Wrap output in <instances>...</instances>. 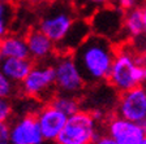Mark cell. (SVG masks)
<instances>
[{
    "label": "cell",
    "mask_w": 146,
    "mask_h": 144,
    "mask_svg": "<svg viewBox=\"0 0 146 144\" xmlns=\"http://www.w3.org/2000/svg\"><path fill=\"white\" fill-rule=\"evenodd\" d=\"M117 44L97 34H91L72 53L86 86L94 87L108 81Z\"/></svg>",
    "instance_id": "6da1fadb"
},
{
    "label": "cell",
    "mask_w": 146,
    "mask_h": 144,
    "mask_svg": "<svg viewBox=\"0 0 146 144\" xmlns=\"http://www.w3.org/2000/svg\"><path fill=\"white\" fill-rule=\"evenodd\" d=\"M145 60L131 47L129 43L117 44L115 60L107 83L120 95L143 84Z\"/></svg>",
    "instance_id": "7a4b0ae2"
},
{
    "label": "cell",
    "mask_w": 146,
    "mask_h": 144,
    "mask_svg": "<svg viewBox=\"0 0 146 144\" xmlns=\"http://www.w3.org/2000/svg\"><path fill=\"white\" fill-rule=\"evenodd\" d=\"M76 18L72 0H52L43 8L36 22V29L58 45L65 38Z\"/></svg>",
    "instance_id": "3957f363"
},
{
    "label": "cell",
    "mask_w": 146,
    "mask_h": 144,
    "mask_svg": "<svg viewBox=\"0 0 146 144\" xmlns=\"http://www.w3.org/2000/svg\"><path fill=\"white\" fill-rule=\"evenodd\" d=\"M55 72V90L58 93L76 96L81 99L88 87L72 53H56L52 59Z\"/></svg>",
    "instance_id": "277c9868"
},
{
    "label": "cell",
    "mask_w": 146,
    "mask_h": 144,
    "mask_svg": "<svg viewBox=\"0 0 146 144\" xmlns=\"http://www.w3.org/2000/svg\"><path fill=\"white\" fill-rule=\"evenodd\" d=\"M102 131L100 123L95 121L89 110H78L69 116L65 126L56 139V144H85L93 143Z\"/></svg>",
    "instance_id": "5b68a950"
},
{
    "label": "cell",
    "mask_w": 146,
    "mask_h": 144,
    "mask_svg": "<svg viewBox=\"0 0 146 144\" xmlns=\"http://www.w3.org/2000/svg\"><path fill=\"white\" fill-rule=\"evenodd\" d=\"M22 95L36 100L48 103L50 99L56 93L55 90V72L52 62L34 64L26 78L18 84Z\"/></svg>",
    "instance_id": "8992f818"
},
{
    "label": "cell",
    "mask_w": 146,
    "mask_h": 144,
    "mask_svg": "<svg viewBox=\"0 0 146 144\" xmlns=\"http://www.w3.org/2000/svg\"><path fill=\"white\" fill-rule=\"evenodd\" d=\"M93 34H97L103 38L123 43V22L124 12L113 5H107L95 11V13L89 20Z\"/></svg>",
    "instance_id": "52a82bcc"
},
{
    "label": "cell",
    "mask_w": 146,
    "mask_h": 144,
    "mask_svg": "<svg viewBox=\"0 0 146 144\" xmlns=\"http://www.w3.org/2000/svg\"><path fill=\"white\" fill-rule=\"evenodd\" d=\"M103 125L104 131L119 144H137L146 136V121L137 123L111 113Z\"/></svg>",
    "instance_id": "ba28073f"
},
{
    "label": "cell",
    "mask_w": 146,
    "mask_h": 144,
    "mask_svg": "<svg viewBox=\"0 0 146 144\" xmlns=\"http://www.w3.org/2000/svg\"><path fill=\"white\" fill-rule=\"evenodd\" d=\"M115 113L125 120L141 123L146 121V86L123 92L119 95L115 105Z\"/></svg>",
    "instance_id": "9c48e42d"
},
{
    "label": "cell",
    "mask_w": 146,
    "mask_h": 144,
    "mask_svg": "<svg viewBox=\"0 0 146 144\" xmlns=\"http://www.w3.org/2000/svg\"><path fill=\"white\" fill-rule=\"evenodd\" d=\"M44 141L35 113H27L11 123V144H42Z\"/></svg>",
    "instance_id": "30bf717a"
},
{
    "label": "cell",
    "mask_w": 146,
    "mask_h": 144,
    "mask_svg": "<svg viewBox=\"0 0 146 144\" xmlns=\"http://www.w3.org/2000/svg\"><path fill=\"white\" fill-rule=\"evenodd\" d=\"M35 117L39 123V129L43 139L47 141H56L59 134L61 132L68 120V116H65L63 112L54 108L48 103L42 105L35 112Z\"/></svg>",
    "instance_id": "8fae6325"
},
{
    "label": "cell",
    "mask_w": 146,
    "mask_h": 144,
    "mask_svg": "<svg viewBox=\"0 0 146 144\" xmlns=\"http://www.w3.org/2000/svg\"><path fill=\"white\" fill-rule=\"evenodd\" d=\"M29 59L34 62H50L56 55V45L38 29H30L25 35Z\"/></svg>",
    "instance_id": "7c38bea8"
},
{
    "label": "cell",
    "mask_w": 146,
    "mask_h": 144,
    "mask_svg": "<svg viewBox=\"0 0 146 144\" xmlns=\"http://www.w3.org/2000/svg\"><path fill=\"white\" fill-rule=\"evenodd\" d=\"M93 34L89 20L77 17L65 38L56 45V53H73Z\"/></svg>",
    "instance_id": "4fadbf2b"
},
{
    "label": "cell",
    "mask_w": 146,
    "mask_h": 144,
    "mask_svg": "<svg viewBox=\"0 0 146 144\" xmlns=\"http://www.w3.org/2000/svg\"><path fill=\"white\" fill-rule=\"evenodd\" d=\"M34 64L35 62L31 59H3L0 64V72L15 84H20L26 78Z\"/></svg>",
    "instance_id": "5bb4252c"
},
{
    "label": "cell",
    "mask_w": 146,
    "mask_h": 144,
    "mask_svg": "<svg viewBox=\"0 0 146 144\" xmlns=\"http://www.w3.org/2000/svg\"><path fill=\"white\" fill-rule=\"evenodd\" d=\"M0 53L3 59H29L27 44L24 35L8 34L0 40Z\"/></svg>",
    "instance_id": "9a60e30c"
},
{
    "label": "cell",
    "mask_w": 146,
    "mask_h": 144,
    "mask_svg": "<svg viewBox=\"0 0 146 144\" xmlns=\"http://www.w3.org/2000/svg\"><path fill=\"white\" fill-rule=\"evenodd\" d=\"M145 34L141 8H134L124 13L123 22V43L133 40Z\"/></svg>",
    "instance_id": "2e32d148"
},
{
    "label": "cell",
    "mask_w": 146,
    "mask_h": 144,
    "mask_svg": "<svg viewBox=\"0 0 146 144\" xmlns=\"http://www.w3.org/2000/svg\"><path fill=\"white\" fill-rule=\"evenodd\" d=\"M50 105H52L54 108L58 110L63 112L65 116H72V114L77 113L81 110V99L76 97V96L70 95H64V93H55L48 101Z\"/></svg>",
    "instance_id": "e0dca14e"
},
{
    "label": "cell",
    "mask_w": 146,
    "mask_h": 144,
    "mask_svg": "<svg viewBox=\"0 0 146 144\" xmlns=\"http://www.w3.org/2000/svg\"><path fill=\"white\" fill-rule=\"evenodd\" d=\"M72 3L77 17L90 20L95 11L111 5L112 0H72Z\"/></svg>",
    "instance_id": "ac0fdd59"
},
{
    "label": "cell",
    "mask_w": 146,
    "mask_h": 144,
    "mask_svg": "<svg viewBox=\"0 0 146 144\" xmlns=\"http://www.w3.org/2000/svg\"><path fill=\"white\" fill-rule=\"evenodd\" d=\"M13 13L15 12H13L12 4L0 3V40L9 34Z\"/></svg>",
    "instance_id": "d6986e66"
},
{
    "label": "cell",
    "mask_w": 146,
    "mask_h": 144,
    "mask_svg": "<svg viewBox=\"0 0 146 144\" xmlns=\"http://www.w3.org/2000/svg\"><path fill=\"white\" fill-rule=\"evenodd\" d=\"M16 90H17V84H15L0 72V97L1 99H11L16 93Z\"/></svg>",
    "instance_id": "ffe728a7"
},
{
    "label": "cell",
    "mask_w": 146,
    "mask_h": 144,
    "mask_svg": "<svg viewBox=\"0 0 146 144\" xmlns=\"http://www.w3.org/2000/svg\"><path fill=\"white\" fill-rule=\"evenodd\" d=\"M13 117V105L9 99H1L0 97V123L9 122Z\"/></svg>",
    "instance_id": "44dd1931"
},
{
    "label": "cell",
    "mask_w": 146,
    "mask_h": 144,
    "mask_svg": "<svg viewBox=\"0 0 146 144\" xmlns=\"http://www.w3.org/2000/svg\"><path fill=\"white\" fill-rule=\"evenodd\" d=\"M143 0H112L111 5L116 7L117 9H120L121 12H128L132 11L134 8H140Z\"/></svg>",
    "instance_id": "7402d4cb"
},
{
    "label": "cell",
    "mask_w": 146,
    "mask_h": 144,
    "mask_svg": "<svg viewBox=\"0 0 146 144\" xmlns=\"http://www.w3.org/2000/svg\"><path fill=\"white\" fill-rule=\"evenodd\" d=\"M0 144H11V125L8 122L0 123Z\"/></svg>",
    "instance_id": "603a6c76"
},
{
    "label": "cell",
    "mask_w": 146,
    "mask_h": 144,
    "mask_svg": "<svg viewBox=\"0 0 146 144\" xmlns=\"http://www.w3.org/2000/svg\"><path fill=\"white\" fill-rule=\"evenodd\" d=\"M91 144H119V143L113 138H111V136H110L106 131H103V130H102V131H100L99 134L95 136V139L93 140V143H91Z\"/></svg>",
    "instance_id": "cb8c5ba5"
},
{
    "label": "cell",
    "mask_w": 146,
    "mask_h": 144,
    "mask_svg": "<svg viewBox=\"0 0 146 144\" xmlns=\"http://www.w3.org/2000/svg\"><path fill=\"white\" fill-rule=\"evenodd\" d=\"M141 12H142V20H143V29H145V34H146V0H143L141 4Z\"/></svg>",
    "instance_id": "d4e9b609"
},
{
    "label": "cell",
    "mask_w": 146,
    "mask_h": 144,
    "mask_svg": "<svg viewBox=\"0 0 146 144\" xmlns=\"http://www.w3.org/2000/svg\"><path fill=\"white\" fill-rule=\"evenodd\" d=\"M13 0H0V3H4V4H12Z\"/></svg>",
    "instance_id": "484cf974"
},
{
    "label": "cell",
    "mask_w": 146,
    "mask_h": 144,
    "mask_svg": "<svg viewBox=\"0 0 146 144\" xmlns=\"http://www.w3.org/2000/svg\"><path fill=\"white\" fill-rule=\"evenodd\" d=\"M137 144H146V136H145V138H143L141 141H138V143H137Z\"/></svg>",
    "instance_id": "4316f807"
},
{
    "label": "cell",
    "mask_w": 146,
    "mask_h": 144,
    "mask_svg": "<svg viewBox=\"0 0 146 144\" xmlns=\"http://www.w3.org/2000/svg\"><path fill=\"white\" fill-rule=\"evenodd\" d=\"M143 83H145V86H146V61H145V81H143Z\"/></svg>",
    "instance_id": "83f0119b"
},
{
    "label": "cell",
    "mask_w": 146,
    "mask_h": 144,
    "mask_svg": "<svg viewBox=\"0 0 146 144\" xmlns=\"http://www.w3.org/2000/svg\"><path fill=\"white\" fill-rule=\"evenodd\" d=\"M21 1V0H20ZM22 1H36V0H22Z\"/></svg>",
    "instance_id": "f1b7e54d"
},
{
    "label": "cell",
    "mask_w": 146,
    "mask_h": 144,
    "mask_svg": "<svg viewBox=\"0 0 146 144\" xmlns=\"http://www.w3.org/2000/svg\"><path fill=\"white\" fill-rule=\"evenodd\" d=\"M1 61H3V56H1V53H0V64H1Z\"/></svg>",
    "instance_id": "f546056e"
},
{
    "label": "cell",
    "mask_w": 146,
    "mask_h": 144,
    "mask_svg": "<svg viewBox=\"0 0 146 144\" xmlns=\"http://www.w3.org/2000/svg\"><path fill=\"white\" fill-rule=\"evenodd\" d=\"M85 144H91V143H85Z\"/></svg>",
    "instance_id": "4dcf8cb0"
}]
</instances>
